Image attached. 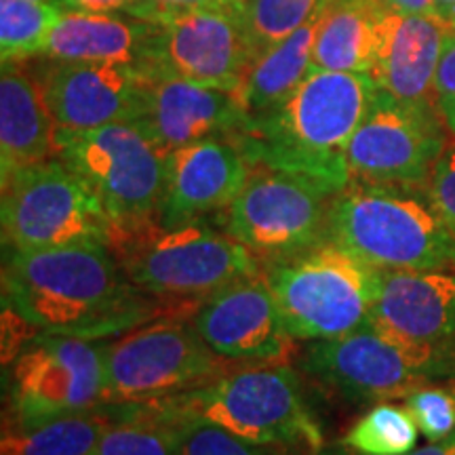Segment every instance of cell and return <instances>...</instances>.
Listing matches in <instances>:
<instances>
[{
  "label": "cell",
  "instance_id": "29",
  "mask_svg": "<svg viewBox=\"0 0 455 455\" xmlns=\"http://www.w3.org/2000/svg\"><path fill=\"white\" fill-rule=\"evenodd\" d=\"M329 0H243L241 15L255 57L325 11Z\"/></svg>",
  "mask_w": 455,
  "mask_h": 455
},
{
  "label": "cell",
  "instance_id": "34",
  "mask_svg": "<svg viewBox=\"0 0 455 455\" xmlns=\"http://www.w3.org/2000/svg\"><path fill=\"white\" fill-rule=\"evenodd\" d=\"M64 11H91V13H127L135 20L152 21L150 0H57Z\"/></svg>",
  "mask_w": 455,
  "mask_h": 455
},
{
  "label": "cell",
  "instance_id": "21",
  "mask_svg": "<svg viewBox=\"0 0 455 455\" xmlns=\"http://www.w3.org/2000/svg\"><path fill=\"white\" fill-rule=\"evenodd\" d=\"M60 124L55 123L41 83L15 61L0 74V164L3 178L32 164L57 158Z\"/></svg>",
  "mask_w": 455,
  "mask_h": 455
},
{
  "label": "cell",
  "instance_id": "6",
  "mask_svg": "<svg viewBox=\"0 0 455 455\" xmlns=\"http://www.w3.org/2000/svg\"><path fill=\"white\" fill-rule=\"evenodd\" d=\"M299 369L348 401L382 403L455 378V348L409 341L369 321L339 338L308 341Z\"/></svg>",
  "mask_w": 455,
  "mask_h": 455
},
{
  "label": "cell",
  "instance_id": "20",
  "mask_svg": "<svg viewBox=\"0 0 455 455\" xmlns=\"http://www.w3.org/2000/svg\"><path fill=\"white\" fill-rule=\"evenodd\" d=\"M371 323L418 344H453L455 268L382 270Z\"/></svg>",
  "mask_w": 455,
  "mask_h": 455
},
{
  "label": "cell",
  "instance_id": "12",
  "mask_svg": "<svg viewBox=\"0 0 455 455\" xmlns=\"http://www.w3.org/2000/svg\"><path fill=\"white\" fill-rule=\"evenodd\" d=\"M106 350V339L68 333L34 335L11 363L13 424H38L104 407Z\"/></svg>",
  "mask_w": 455,
  "mask_h": 455
},
{
  "label": "cell",
  "instance_id": "41",
  "mask_svg": "<svg viewBox=\"0 0 455 455\" xmlns=\"http://www.w3.org/2000/svg\"><path fill=\"white\" fill-rule=\"evenodd\" d=\"M451 28H453V34H455V21H453V24H451Z\"/></svg>",
  "mask_w": 455,
  "mask_h": 455
},
{
  "label": "cell",
  "instance_id": "13",
  "mask_svg": "<svg viewBox=\"0 0 455 455\" xmlns=\"http://www.w3.org/2000/svg\"><path fill=\"white\" fill-rule=\"evenodd\" d=\"M253 60L241 7H203L150 21L138 66L148 76L181 78L236 93Z\"/></svg>",
  "mask_w": 455,
  "mask_h": 455
},
{
  "label": "cell",
  "instance_id": "28",
  "mask_svg": "<svg viewBox=\"0 0 455 455\" xmlns=\"http://www.w3.org/2000/svg\"><path fill=\"white\" fill-rule=\"evenodd\" d=\"M419 435L405 405L382 401L352 426L341 443L363 455H405L418 447Z\"/></svg>",
  "mask_w": 455,
  "mask_h": 455
},
{
  "label": "cell",
  "instance_id": "38",
  "mask_svg": "<svg viewBox=\"0 0 455 455\" xmlns=\"http://www.w3.org/2000/svg\"><path fill=\"white\" fill-rule=\"evenodd\" d=\"M306 455H363V453H358L356 449L348 447L346 443H335V445L312 447L310 453H306Z\"/></svg>",
  "mask_w": 455,
  "mask_h": 455
},
{
  "label": "cell",
  "instance_id": "11",
  "mask_svg": "<svg viewBox=\"0 0 455 455\" xmlns=\"http://www.w3.org/2000/svg\"><path fill=\"white\" fill-rule=\"evenodd\" d=\"M339 192L308 175L253 167L228 207L226 230L268 264L289 258L327 241L329 212Z\"/></svg>",
  "mask_w": 455,
  "mask_h": 455
},
{
  "label": "cell",
  "instance_id": "16",
  "mask_svg": "<svg viewBox=\"0 0 455 455\" xmlns=\"http://www.w3.org/2000/svg\"><path fill=\"white\" fill-rule=\"evenodd\" d=\"M164 156L209 138H232L247 123L235 93L181 81L148 76L129 121Z\"/></svg>",
  "mask_w": 455,
  "mask_h": 455
},
{
  "label": "cell",
  "instance_id": "10",
  "mask_svg": "<svg viewBox=\"0 0 455 455\" xmlns=\"http://www.w3.org/2000/svg\"><path fill=\"white\" fill-rule=\"evenodd\" d=\"M230 361L195 325L156 321L108 341L106 405H148L186 395L226 375Z\"/></svg>",
  "mask_w": 455,
  "mask_h": 455
},
{
  "label": "cell",
  "instance_id": "19",
  "mask_svg": "<svg viewBox=\"0 0 455 455\" xmlns=\"http://www.w3.org/2000/svg\"><path fill=\"white\" fill-rule=\"evenodd\" d=\"M453 28L435 13L382 11L373 66L375 87L409 104H435V81Z\"/></svg>",
  "mask_w": 455,
  "mask_h": 455
},
{
  "label": "cell",
  "instance_id": "2",
  "mask_svg": "<svg viewBox=\"0 0 455 455\" xmlns=\"http://www.w3.org/2000/svg\"><path fill=\"white\" fill-rule=\"evenodd\" d=\"M375 95L369 74L310 70L287 98L249 118L232 141L253 167L308 175L344 190L346 148Z\"/></svg>",
  "mask_w": 455,
  "mask_h": 455
},
{
  "label": "cell",
  "instance_id": "8",
  "mask_svg": "<svg viewBox=\"0 0 455 455\" xmlns=\"http://www.w3.org/2000/svg\"><path fill=\"white\" fill-rule=\"evenodd\" d=\"M57 158L100 198L114 232L158 221L167 186V156L131 123L57 133ZM110 235V236H112Z\"/></svg>",
  "mask_w": 455,
  "mask_h": 455
},
{
  "label": "cell",
  "instance_id": "36",
  "mask_svg": "<svg viewBox=\"0 0 455 455\" xmlns=\"http://www.w3.org/2000/svg\"><path fill=\"white\" fill-rule=\"evenodd\" d=\"M386 9L403 13H432V0H379Z\"/></svg>",
  "mask_w": 455,
  "mask_h": 455
},
{
  "label": "cell",
  "instance_id": "27",
  "mask_svg": "<svg viewBox=\"0 0 455 455\" xmlns=\"http://www.w3.org/2000/svg\"><path fill=\"white\" fill-rule=\"evenodd\" d=\"M64 9L41 0H0V55L3 64H24L41 57L51 28Z\"/></svg>",
  "mask_w": 455,
  "mask_h": 455
},
{
  "label": "cell",
  "instance_id": "23",
  "mask_svg": "<svg viewBox=\"0 0 455 455\" xmlns=\"http://www.w3.org/2000/svg\"><path fill=\"white\" fill-rule=\"evenodd\" d=\"M382 11L379 0H329L318 26L312 70L371 72Z\"/></svg>",
  "mask_w": 455,
  "mask_h": 455
},
{
  "label": "cell",
  "instance_id": "1",
  "mask_svg": "<svg viewBox=\"0 0 455 455\" xmlns=\"http://www.w3.org/2000/svg\"><path fill=\"white\" fill-rule=\"evenodd\" d=\"M3 306L43 333L106 339L141 325L152 301L106 244L4 251Z\"/></svg>",
  "mask_w": 455,
  "mask_h": 455
},
{
  "label": "cell",
  "instance_id": "5",
  "mask_svg": "<svg viewBox=\"0 0 455 455\" xmlns=\"http://www.w3.org/2000/svg\"><path fill=\"white\" fill-rule=\"evenodd\" d=\"M291 339H333L371 321L382 270L333 241L270 261L266 268Z\"/></svg>",
  "mask_w": 455,
  "mask_h": 455
},
{
  "label": "cell",
  "instance_id": "39",
  "mask_svg": "<svg viewBox=\"0 0 455 455\" xmlns=\"http://www.w3.org/2000/svg\"><path fill=\"white\" fill-rule=\"evenodd\" d=\"M432 13L439 15L441 20L453 24L455 21V0H432Z\"/></svg>",
  "mask_w": 455,
  "mask_h": 455
},
{
  "label": "cell",
  "instance_id": "14",
  "mask_svg": "<svg viewBox=\"0 0 455 455\" xmlns=\"http://www.w3.org/2000/svg\"><path fill=\"white\" fill-rule=\"evenodd\" d=\"M435 104H409L375 87L371 106L346 148L350 181L424 186L447 146Z\"/></svg>",
  "mask_w": 455,
  "mask_h": 455
},
{
  "label": "cell",
  "instance_id": "24",
  "mask_svg": "<svg viewBox=\"0 0 455 455\" xmlns=\"http://www.w3.org/2000/svg\"><path fill=\"white\" fill-rule=\"evenodd\" d=\"M321 15L301 26L284 41L261 51L249 66L241 89L235 93L243 110L247 112V121L276 106L308 76Z\"/></svg>",
  "mask_w": 455,
  "mask_h": 455
},
{
  "label": "cell",
  "instance_id": "7",
  "mask_svg": "<svg viewBox=\"0 0 455 455\" xmlns=\"http://www.w3.org/2000/svg\"><path fill=\"white\" fill-rule=\"evenodd\" d=\"M169 413L198 418L253 445L321 447L323 435L299 378L284 365H253L161 401Z\"/></svg>",
  "mask_w": 455,
  "mask_h": 455
},
{
  "label": "cell",
  "instance_id": "32",
  "mask_svg": "<svg viewBox=\"0 0 455 455\" xmlns=\"http://www.w3.org/2000/svg\"><path fill=\"white\" fill-rule=\"evenodd\" d=\"M424 186L435 212L455 235V141L447 144L436 158Z\"/></svg>",
  "mask_w": 455,
  "mask_h": 455
},
{
  "label": "cell",
  "instance_id": "37",
  "mask_svg": "<svg viewBox=\"0 0 455 455\" xmlns=\"http://www.w3.org/2000/svg\"><path fill=\"white\" fill-rule=\"evenodd\" d=\"M405 455H455V432L449 435L447 439L428 443L426 447H415L413 451H409Z\"/></svg>",
  "mask_w": 455,
  "mask_h": 455
},
{
  "label": "cell",
  "instance_id": "25",
  "mask_svg": "<svg viewBox=\"0 0 455 455\" xmlns=\"http://www.w3.org/2000/svg\"><path fill=\"white\" fill-rule=\"evenodd\" d=\"M114 418V405H104L38 424H11L3 432L0 455H95Z\"/></svg>",
  "mask_w": 455,
  "mask_h": 455
},
{
  "label": "cell",
  "instance_id": "4",
  "mask_svg": "<svg viewBox=\"0 0 455 455\" xmlns=\"http://www.w3.org/2000/svg\"><path fill=\"white\" fill-rule=\"evenodd\" d=\"M124 275L150 298L201 304L238 278L259 275L258 258L230 232L204 224L158 221L114 232L108 243Z\"/></svg>",
  "mask_w": 455,
  "mask_h": 455
},
{
  "label": "cell",
  "instance_id": "17",
  "mask_svg": "<svg viewBox=\"0 0 455 455\" xmlns=\"http://www.w3.org/2000/svg\"><path fill=\"white\" fill-rule=\"evenodd\" d=\"M32 74L55 123L72 131L129 123L146 81L138 64L106 61L47 60Z\"/></svg>",
  "mask_w": 455,
  "mask_h": 455
},
{
  "label": "cell",
  "instance_id": "9",
  "mask_svg": "<svg viewBox=\"0 0 455 455\" xmlns=\"http://www.w3.org/2000/svg\"><path fill=\"white\" fill-rule=\"evenodd\" d=\"M4 251L110 243L112 221L100 198L60 158L3 178Z\"/></svg>",
  "mask_w": 455,
  "mask_h": 455
},
{
  "label": "cell",
  "instance_id": "22",
  "mask_svg": "<svg viewBox=\"0 0 455 455\" xmlns=\"http://www.w3.org/2000/svg\"><path fill=\"white\" fill-rule=\"evenodd\" d=\"M150 21L116 13L64 11L51 28L38 60L138 64Z\"/></svg>",
  "mask_w": 455,
  "mask_h": 455
},
{
  "label": "cell",
  "instance_id": "26",
  "mask_svg": "<svg viewBox=\"0 0 455 455\" xmlns=\"http://www.w3.org/2000/svg\"><path fill=\"white\" fill-rule=\"evenodd\" d=\"M114 409L116 418L101 436L95 455H175L178 418L161 403Z\"/></svg>",
  "mask_w": 455,
  "mask_h": 455
},
{
  "label": "cell",
  "instance_id": "35",
  "mask_svg": "<svg viewBox=\"0 0 455 455\" xmlns=\"http://www.w3.org/2000/svg\"><path fill=\"white\" fill-rule=\"evenodd\" d=\"M152 3V21L158 17L175 13V11L203 9V7H241L243 0H150Z\"/></svg>",
  "mask_w": 455,
  "mask_h": 455
},
{
  "label": "cell",
  "instance_id": "3",
  "mask_svg": "<svg viewBox=\"0 0 455 455\" xmlns=\"http://www.w3.org/2000/svg\"><path fill=\"white\" fill-rule=\"evenodd\" d=\"M327 241L378 270L455 268V235L411 186L350 181L331 203Z\"/></svg>",
  "mask_w": 455,
  "mask_h": 455
},
{
  "label": "cell",
  "instance_id": "15",
  "mask_svg": "<svg viewBox=\"0 0 455 455\" xmlns=\"http://www.w3.org/2000/svg\"><path fill=\"white\" fill-rule=\"evenodd\" d=\"M192 325L215 355L261 365L291 352L275 293L264 275L238 278L198 304Z\"/></svg>",
  "mask_w": 455,
  "mask_h": 455
},
{
  "label": "cell",
  "instance_id": "40",
  "mask_svg": "<svg viewBox=\"0 0 455 455\" xmlns=\"http://www.w3.org/2000/svg\"><path fill=\"white\" fill-rule=\"evenodd\" d=\"M41 3H55L57 4V0H41Z\"/></svg>",
  "mask_w": 455,
  "mask_h": 455
},
{
  "label": "cell",
  "instance_id": "30",
  "mask_svg": "<svg viewBox=\"0 0 455 455\" xmlns=\"http://www.w3.org/2000/svg\"><path fill=\"white\" fill-rule=\"evenodd\" d=\"M178 418L175 455H266L259 445L238 439L220 426L198 418Z\"/></svg>",
  "mask_w": 455,
  "mask_h": 455
},
{
  "label": "cell",
  "instance_id": "31",
  "mask_svg": "<svg viewBox=\"0 0 455 455\" xmlns=\"http://www.w3.org/2000/svg\"><path fill=\"white\" fill-rule=\"evenodd\" d=\"M405 407L428 443L447 439L455 432V386H422L405 398Z\"/></svg>",
  "mask_w": 455,
  "mask_h": 455
},
{
  "label": "cell",
  "instance_id": "33",
  "mask_svg": "<svg viewBox=\"0 0 455 455\" xmlns=\"http://www.w3.org/2000/svg\"><path fill=\"white\" fill-rule=\"evenodd\" d=\"M435 106L447 131L455 138V34H451L445 44L439 72H436Z\"/></svg>",
  "mask_w": 455,
  "mask_h": 455
},
{
  "label": "cell",
  "instance_id": "18",
  "mask_svg": "<svg viewBox=\"0 0 455 455\" xmlns=\"http://www.w3.org/2000/svg\"><path fill=\"white\" fill-rule=\"evenodd\" d=\"M251 171L253 164L230 138H209L171 152L158 224L180 226L228 209Z\"/></svg>",
  "mask_w": 455,
  "mask_h": 455
}]
</instances>
